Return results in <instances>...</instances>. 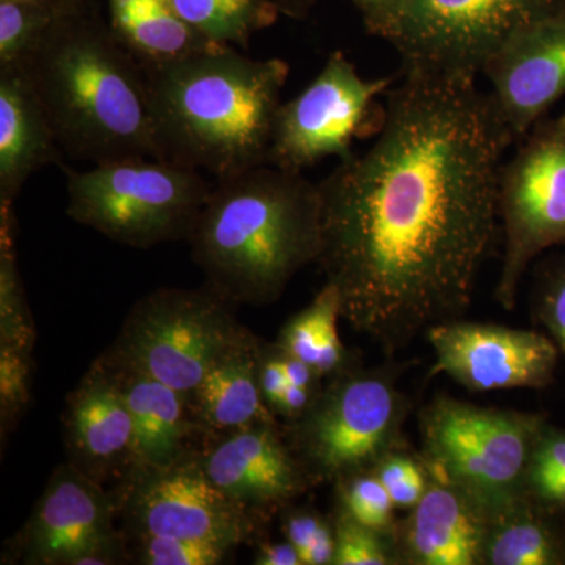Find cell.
Returning a JSON list of instances; mask_svg holds the SVG:
<instances>
[{"label": "cell", "mask_w": 565, "mask_h": 565, "mask_svg": "<svg viewBox=\"0 0 565 565\" xmlns=\"http://www.w3.org/2000/svg\"><path fill=\"white\" fill-rule=\"evenodd\" d=\"M512 143L476 82L403 71L370 150L318 182L316 264L340 294L341 318L390 355L470 307Z\"/></svg>", "instance_id": "obj_1"}, {"label": "cell", "mask_w": 565, "mask_h": 565, "mask_svg": "<svg viewBox=\"0 0 565 565\" xmlns=\"http://www.w3.org/2000/svg\"><path fill=\"white\" fill-rule=\"evenodd\" d=\"M214 44L178 61L141 65L163 161L215 180L269 163L275 117L289 77L281 58Z\"/></svg>", "instance_id": "obj_2"}, {"label": "cell", "mask_w": 565, "mask_h": 565, "mask_svg": "<svg viewBox=\"0 0 565 565\" xmlns=\"http://www.w3.org/2000/svg\"><path fill=\"white\" fill-rule=\"evenodd\" d=\"M21 70L70 158L162 159L143 68L95 0H73Z\"/></svg>", "instance_id": "obj_3"}, {"label": "cell", "mask_w": 565, "mask_h": 565, "mask_svg": "<svg viewBox=\"0 0 565 565\" xmlns=\"http://www.w3.org/2000/svg\"><path fill=\"white\" fill-rule=\"evenodd\" d=\"M206 285L234 305H269L308 264L318 263V182L273 163L217 181L191 239Z\"/></svg>", "instance_id": "obj_4"}, {"label": "cell", "mask_w": 565, "mask_h": 565, "mask_svg": "<svg viewBox=\"0 0 565 565\" xmlns=\"http://www.w3.org/2000/svg\"><path fill=\"white\" fill-rule=\"evenodd\" d=\"M61 167L66 214L134 248L191 239L214 188L199 170L163 159H122L88 170Z\"/></svg>", "instance_id": "obj_5"}, {"label": "cell", "mask_w": 565, "mask_h": 565, "mask_svg": "<svg viewBox=\"0 0 565 565\" xmlns=\"http://www.w3.org/2000/svg\"><path fill=\"white\" fill-rule=\"evenodd\" d=\"M396 382L397 367L353 364L327 379L310 408L289 422L285 438L308 484H334L373 470L404 448L411 403Z\"/></svg>", "instance_id": "obj_6"}, {"label": "cell", "mask_w": 565, "mask_h": 565, "mask_svg": "<svg viewBox=\"0 0 565 565\" xmlns=\"http://www.w3.org/2000/svg\"><path fill=\"white\" fill-rule=\"evenodd\" d=\"M545 424L541 414L437 396L419 414L422 457L492 515L527 494V467Z\"/></svg>", "instance_id": "obj_7"}, {"label": "cell", "mask_w": 565, "mask_h": 565, "mask_svg": "<svg viewBox=\"0 0 565 565\" xmlns=\"http://www.w3.org/2000/svg\"><path fill=\"white\" fill-rule=\"evenodd\" d=\"M233 305L207 285L158 289L134 305L103 359L191 397L215 360L250 333Z\"/></svg>", "instance_id": "obj_8"}, {"label": "cell", "mask_w": 565, "mask_h": 565, "mask_svg": "<svg viewBox=\"0 0 565 565\" xmlns=\"http://www.w3.org/2000/svg\"><path fill=\"white\" fill-rule=\"evenodd\" d=\"M565 14V0H404L377 32L404 73L476 82L516 32Z\"/></svg>", "instance_id": "obj_9"}, {"label": "cell", "mask_w": 565, "mask_h": 565, "mask_svg": "<svg viewBox=\"0 0 565 565\" xmlns=\"http://www.w3.org/2000/svg\"><path fill=\"white\" fill-rule=\"evenodd\" d=\"M498 214L504 253L494 299L504 310H514L530 264L565 244V111L542 118L501 166Z\"/></svg>", "instance_id": "obj_10"}, {"label": "cell", "mask_w": 565, "mask_h": 565, "mask_svg": "<svg viewBox=\"0 0 565 565\" xmlns=\"http://www.w3.org/2000/svg\"><path fill=\"white\" fill-rule=\"evenodd\" d=\"M393 85V77L364 79L344 52L333 51L313 82L281 103L269 163L303 172L322 159L352 158L355 140L381 131L385 118L381 98Z\"/></svg>", "instance_id": "obj_11"}, {"label": "cell", "mask_w": 565, "mask_h": 565, "mask_svg": "<svg viewBox=\"0 0 565 565\" xmlns=\"http://www.w3.org/2000/svg\"><path fill=\"white\" fill-rule=\"evenodd\" d=\"M129 535H163L236 548L256 537L263 516L223 493L199 452L172 467L134 471L118 493Z\"/></svg>", "instance_id": "obj_12"}, {"label": "cell", "mask_w": 565, "mask_h": 565, "mask_svg": "<svg viewBox=\"0 0 565 565\" xmlns=\"http://www.w3.org/2000/svg\"><path fill=\"white\" fill-rule=\"evenodd\" d=\"M118 504L70 462L61 465L11 546L22 564L106 565L131 559L114 527Z\"/></svg>", "instance_id": "obj_13"}, {"label": "cell", "mask_w": 565, "mask_h": 565, "mask_svg": "<svg viewBox=\"0 0 565 565\" xmlns=\"http://www.w3.org/2000/svg\"><path fill=\"white\" fill-rule=\"evenodd\" d=\"M426 333L435 353L430 375H449L470 392L545 388L555 377L559 349L533 330L456 319Z\"/></svg>", "instance_id": "obj_14"}, {"label": "cell", "mask_w": 565, "mask_h": 565, "mask_svg": "<svg viewBox=\"0 0 565 565\" xmlns=\"http://www.w3.org/2000/svg\"><path fill=\"white\" fill-rule=\"evenodd\" d=\"M482 74L512 140H522L565 96V14L516 32Z\"/></svg>", "instance_id": "obj_15"}, {"label": "cell", "mask_w": 565, "mask_h": 565, "mask_svg": "<svg viewBox=\"0 0 565 565\" xmlns=\"http://www.w3.org/2000/svg\"><path fill=\"white\" fill-rule=\"evenodd\" d=\"M199 460L223 493L263 519L310 487L277 422L222 435L199 452Z\"/></svg>", "instance_id": "obj_16"}, {"label": "cell", "mask_w": 565, "mask_h": 565, "mask_svg": "<svg viewBox=\"0 0 565 565\" xmlns=\"http://www.w3.org/2000/svg\"><path fill=\"white\" fill-rule=\"evenodd\" d=\"M68 462L106 486L120 484L136 467V430L114 371L103 359L93 363L66 401L63 415Z\"/></svg>", "instance_id": "obj_17"}, {"label": "cell", "mask_w": 565, "mask_h": 565, "mask_svg": "<svg viewBox=\"0 0 565 565\" xmlns=\"http://www.w3.org/2000/svg\"><path fill=\"white\" fill-rule=\"evenodd\" d=\"M427 473L422 500L394 530L399 565L484 564L490 515L459 487Z\"/></svg>", "instance_id": "obj_18"}, {"label": "cell", "mask_w": 565, "mask_h": 565, "mask_svg": "<svg viewBox=\"0 0 565 565\" xmlns=\"http://www.w3.org/2000/svg\"><path fill=\"white\" fill-rule=\"evenodd\" d=\"M62 148L22 70H0V206H13L33 173L58 163Z\"/></svg>", "instance_id": "obj_19"}, {"label": "cell", "mask_w": 565, "mask_h": 565, "mask_svg": "<svg viewBox=\"0 0 565 565\" xmlns=\"http://www.w3.org/2000/svg\"><path fill=\"white\" fill-rule=\"evenodd\" d=\"M106 364L114 371L132 415L136 430V467L132 473L172 467L195 452L188 448L189 438L199 433L188 394L150 375L114 366L109 362Z\"/></svg>", "instance_id": "obj_20"}, {"label": "cell", "mask_w": 565, "mask_h": 565, "mask_svg": "<svg viewBox=\"0 0 565 565\" xmlns=\"http://www.w3.org/2000/svg\"><path fill=\"white\" fill-rule=\"evenodd\" d=\"M262 340L252 332L222 353L191 394L199 433L212 440L256 423H275L259 386Z\"/></svg>", "instance_id": "obj_21"}, {"label": "cell", "mask_w": 565, "mask_h": 565, "mask_svg": "<svg viewBox=\"0 0 565 565\" xmlns=\"http://www.w3.org/2000/svg\"><path fill=\"white\" fill-rule=\"evenodd\" d=\"M107 24L140 65L178 61L214 46L172 0H107Z\"/></svg>", "instance_id": "obj_22"}, {"label": "cell", "mask_w": 565, "mask_h": 565, "mask_svg": "<svg viewBox=\"0 0 565 565\" xmlns=\"http://www.w3.org/2000/svg\"><path fill=\"white\" fill-rule=\"evenodd\" d=\"M561 515L519 498L493 512L489 519L482 565H561L565 564V534Z\"/></svg>", "instance_id": "obj_23"}, {"label": "cell", "mask_w": 565, "mask_h": 565, "mask_svg": "<svg viewBox=\"0 0 565 565\" xmlns=\"http://www.w3.org/2000/svg\"><path fill=\"white\" fill-rule=\"evenodd\" d=\"M341 300L338 289L326 282L313 302L282 327L277 344L282 351L313 367L327 381L360 363L338 334Z\"/></svg>", "instance_id": "obj_24"}, {"label": "cell", "mask_w": 565, "mask_h": 565, "mask_svg": "<svg viewBox=\"0 0 565 565\" xmlns=\"http://www.w3.org/2000/svg\"><path fill=\"white\" fill-rule=\"evenodd\" d=\"M192 28L215 43L245 50L253 35L273 28L280 11L270 0H172Z\"/></svg>", "instance_id": "obj_25"}, {"label": "cell", "mask_w": 565, "mask_h": 565, "mask_svg": "<svg viewBox=\"0 0 565 565\" xmlns=\"http://www.w3.org/2000/svg\"><path fill=\"white\" fill-rule=\"evenodd\" d=\"M73 0H0V70H21Z\"/></svg>", "instance_id": "obj_26"}, {"label": "cell", "mask_w": 565, "mask_h": 565, "mask_svg": "<svg viewBox=\"0 0 565 565\" xmlns=\"http://www.w3.org/2000/svg\"><path fill=\"white\" fill-rule=\"evenodd\" d=\"M526 493L548 511L565 514V429L545 424L527 467Z\"/></svg>", "instance_id": "obj_27"}, {"label": "cell", "mask_w": 565, "mask_h": 565, "mask_svg": "<svg viewBox=\"0 0 565 565\" xmlns=\"http://www.w3.org/2000/svg\"><path fill=\"white\" fill-rule=\"evenodd\" d=\"M337 508L356 522L393 537L397 522L394 503L373 470L348 476L334 482Z\"/></svg>", "instance_id": "obj_28"}, {"label": "cell", "mask_w": 565, "mask_h": 565, "mask_svg": "<svg viewBox=\"0 0 565 565\" xmlns=\"http://www.w3.org/2000/svg\"><path fill=\"white\" fill-rule=\"evenodd\" d=\"M333 565H399L393 537L362 525L334 505Z\"/></svg>", "instance_id": "obj_29"}, {"label": "cell", "mask_w": 565, "mask_h": 565, "mask_svg": "<svg viewBox=\"0 0 565 565\" xmlns=\"http://www.w3.org/2000/svg\"><path fill=\"white\" fill-rule=\"evenodd\" d=\"M131 561L143 565H218L233 552L210 542L163 535H129Z\"/></svg>", "instance_id": "obj_30"}, {"label": "cell", "mask_w": 565, "mask_h": 565, "mask_svg": "<svg viewBox=\"0 0 565 565\" xmlns=\"http://www.w3.org/2000/svg\"><path fill=\"white\" fill-rule=\"evenodd\" d=\"M373 471L392 497L394 508L404 511L419 503L429 481L423 457L412 455L405 446L382 457Z\"/></svg>", "instance_id": "obj_31"}, {"label": "cell", "mask_w": 565, "mask_h": 565, "mask_svg": "<svg viewBox=\"0 0 565 565\" xmlns=\"http://www.w3.org/2000/svg\"><path fill=\"white\" fill-rule=\"evenodd\" d=\"M533 313L565 356V253L542 267L534 288Z\"/></svg>", "instance_id": "obj_32"}, {"label": "cell", "mask_w": 565, "mask_h": 565, "mask_svg": "<svg viewBox=\"0 0 565 565\" xmlns=\"http://www.w3.org/2000/svg\"><path fill=\"white\" fill-rule=\"evenodd\" d=\"M332 520L326 519L311 508H286L282 512V534L299 550L300 557L305 550L318 541L326 531L332 530Z\"/></svg>", "instance_id": "obj_33"}, {"label": "cell", "mask_w": 565, "mask_h": 565, "mask_svg": "<svg viewBox=\"0 0 565 565\" xmlns=\"http://www.w3.org/2000/svg\"><path fill=\"white\" fill-rule=\"evenodd\" d=\"M258 374L264 401L274 412L282 393L291 385L282 367L281 349L277 343L267 344L262 341L259 344Z\"/></svg>", "instance_id": "obj_34"}, {"label": "cell", "mask_w": 565, "mask_h": 565, "mask_svg": "<svg viewBox=\"0 0 565 565\" xmlns=\"http://www.w3.org/2000/svg\"><path fill=\"white\" fill-rule=\"evenodd\" d=\"M351 2L362 14L366 32L375 36L382 25L393 17L394 11L403 6L404 0H351Z\"/></svg>", "instance_id": "obj_35"}, {"label": "cell", "mask_w": 565, "mask_h": 565, "mask_svg": "<svg viewBox=\"0 0 565 565\" xmlns=\"http://www.w3.org/2000/svg\"><path fill=\"white\" fill-rule=\"evenodd\" d=\"M322 390V388H321ZM321 390L303 388V386L289 385L282 393L281 399L275 405L274 414L292 422L299 418L313 404Z\"/></svg>", "instance_id": "obj_36"}, {"label": "cell", "mask_w": 565, "mask_h": 565, "mask_svg": "<svg viewBox=\"0 0 565 565\" xmlns=\"http://www.w3.org/2000/svg\"><path fill=\"white\" fill-rule=\"evenodd\" d=\"M256 565H303L299 550L289 541L264 542L258 546Z\"/></svg>", "instance_id": "obj_37"}, {"label": "cell", "mask_w": 565, "mask_h": 565, "mask_svg": "<svg viewBox=\"0 0 565 565\" xmlns=\"http://www.w3.org/2000/svg\"><path fill=\"white\" fill-rule=\"evenodd\" d=\"M281 17L291 18V20H305L310 17L318 0H270Z\"/></svg>", "instance_id": "obj_38"}]
</instances>
